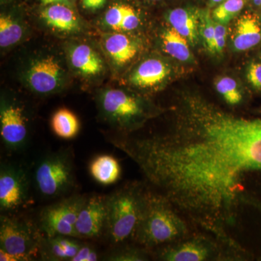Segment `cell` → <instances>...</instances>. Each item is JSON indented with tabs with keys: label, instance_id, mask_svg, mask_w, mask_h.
Masks as SVG:
<instances>
[{
	"label": "cell",
	"instance_id": "1",
	"mask_svg": "<svg viewBox=\"0 0 261 261\" xmlns=\"http://www.w3.org/2000/svg\"><path fill=\"white\" fill-rule=\"evenodd\" d=\"M147 192L137 185H128L106 197V236L113 245L135 238L145 211Z\"/></svg>",
	"mask_w": 261,
	"mask_h": 261
},
{
	"label": "cell",
	"instance_id": "2",
	"mask_svg": "<svg viewBox=\"0 0 261 261\" xmlns=\"http://www.w3.org/2000/svg\"><path fill=\"white\" fill-rule=\"evenodd\" d=\"M186 232L185 219L159 195L147 192L145 211L134 238L144 246L153 247L176 241Z\"/></svg>",
	"mask_w": 261,
	"mask_h": 261
},
{
	"label": "cell",
	"instance_id": "3",
	"mask_svg": "<svg viewBox=\"0 0 261 261\" xmlns=\"http://www.w3.org/2000/svg\"><path fill=\"white\" fill-rule=\"evenodd\" d=\"M33 178L34 186L43 197L56 198L68 193L75 184L71 155L60 151L45 156L36 165Z\"/></svg>",
	"mask_w": 261,
	"mask_h": 261
},
{
	"label": "cell",
	"instance_id": "4",
	"mask_svg": "<svg viewBox=\"0 0 261 261\" xmlns=\"http://www.w3.org/2000/svg\"><path fill=\"white\" fill-rule=\"evenodd\" d=\"M42 238L32 225L20 218L1 216L0 250L14 257L15 261L31 260L39 253Z\"/></svg>",
	"mask_w": 261,
	"mask_h": 261
},
{
	"label": "cell",
	"instance_id": "5",
	"mask_svg": "<svg viewBox=\"0 0 261 261\" xmlns=\"http://www.w3.org/2000/svg\"><path fill=\"white\" fill-rule=\"evenodd\" d=\"M98 103L103 118L113 126L130 129L145 116V108L139 98L121 89H106Z\"/></svg>",
	"mask_w": 261,
	"mask_h": 261
},
{
	"label": "cell",
	"instance_id": "6",
	"mask_svg": "<svg viewBox=\"0 0 261 261\" xmlns=\"http://www.w3.org/2000/svg\"><path fill=\"white\" fill-rule=\"evenodd\" d=\"M87 197L73 195L44 207L39 215V225L45 236L76 238L75 224Z\"/></svg>",
	"mask_w": 261,
	"mask_h": 261
},
{
	"label": "cell",
	"instance_id": "7",
	"mask_svg": "<svg viewBox=\"0 0 261 261\" xmlns=\"http://www.w3.org/2000/svg\"><path fill=\"white\" fill-rule=\"evenodd\" d=\"M30 181L27 171L13 163H2L0 168V209L8 212L27 203Z\"/></svg>",
	"mask_w": 261,
	"mask_h": 261
},
{
	"label": "cell",
	"instance_id": "8",
	"mask_svg": "<svg viewBox=\"0 0 261 261\" xmlns=\"http://www.w3.org/2000/svg\"><path fill=\"white\" fill-rule=\"evenodd\" d=\"M24 78L31 90L45 95L61 88L65 80V70L56 56H42L29 65Z\"/></svg>",
	"mask_w": 261,
	"mask_h": 261
},
{
	"label": "cell",
	"instance_id": "9",
	"mask_svg": "<svg viewBox=\"0 0 261 261\" xmlns=\"http://www.w3.org/2000/svg\"><path fill=\"white\" fill-rule=\"evenodd\" d=\"M28 123L23 108L16 103L2 101L0 135L7 149L18 151L28 140Z\"/></svg>",
	"mask_w": 261,
	"mask_h": 261
},
{
	"label": "cell",
	"instance_id": "10",
	"mask_svg": "<svg viewBox=\"0 0 261 261\" xmlns=\"http://www.w3.org/2000/svg\"><path fill=\"white\" fill-rule=\"evenodd\" d=\"M106 219V197L94 195L87 197L75 224L77 238L84 240L99 238L105 232Z\"/></svg>",
	"mask_w": 261,
	"mask_h": 261
},
{
	"label": "cell",
	"instance_id": "11",
	"mask_svg": "<svg viewBox=\"0 0 261 261\" xmlns=\"http://www.w3.org/2000/svg\"><path fill=\"white\" fill-rule=\"evenodd\" d=\"M214 245L202 239H192L165 248L160 256L169 261H202L210 258Z\"/></svg>",
	"mask_w": 261,
	"mask_h": 261
},
{
	"label": "cell",
	"instance_id": "12",
	"mask_svg": "<svg viewBox=\"0 0 261 261\" xmlns=\"http://www.w3.org/2000/svg\"><path fill=\"white\" fill-rule=\"evenodd\" d=\"M83 243L80 239L68 236H44L42 238L39 254L42 260L71 261Z\"/></svg>",
	"mask_w": 261,
	"mask_h": 261
},
{
	"label": "cell",
	"instance_id": "13",
	"mask_svg": "<svg viewBox=\"0 0 261 261\" xmlns=\"http://www.w3.org/2000/svg\"><path fill=\"white\" fill-rule=\"evenodd\" d=\"M40 16L48 27L57 32L73 34L80 31V19L69 5H47L41 11Z\"/></svg>",
	"mask_w": 261,
	"mask_h": 261
},
{
	"label": "cell",
	"instance_id": "14",
	"mask_svg": "<svg viewBox=\"0 0 261 261\" xmlns=\"http://www.w3.org/2000/svg\"><path fill=\"white\" fill-rule=\"evenodd\" d=\"M69 60L75 71L86 78L98 76L104 71L102 58L87 44H76L70 47Z\"/></svg>",
	"mask_w": 261,
	"mask_h": 261
},
{
	"label": "cell",
	"instance_id": "15",
	"mask_svg": "<svg viewBox=\"0 0 261 261\" xmlns=\"http://www.w3.org/2000/svg\"><path fill=\"white\" fill-rule=\"evenodd\" d=\"M170 73L169 67L164 62L150 58L142 62L130 74V84L140 89H150L164 82Z\"/></svg>",
	"mask_w": 261,
	"mask_h": 261
},
{
	"label": "cell",
	"instance_id": "16",
	"mask_svg": "<svg viewBox=\"0 0 261 261\" xmlns=\"http://www.w3.org/2000/svg\"><path fill=\"white\" fill-rule=\"evenodd\" d=\"M261 42V21L258 15L247 13L240 16L233 36V47L238 51H246Z\"/></svg>",
	"mask_w": 261,
	"mask_h": 261
},
{
	"label": "cell",
	"instance_id": "17",
	"mask_svg": "<svg viewBox=\"0 0 261 261\" xmlns=\"http://www.w3.org/2000/svg\"><path fill=\"white\" fill-rule=\"evenodd\" d=\"M105 50L113 64L124 66L130 63L139 51L137 43L132 38L121 33H113L106 37Z\"/></svg>",
	"mask_w": 261,
	"mask_h": 261
},
{
	"label": "cell",
	"instance_id": "18",
	"mask_svg": "<svg viewBox=\"0 0 261 261\" xmlns=\"http://www.w3.org/2000/svg\"><path fill=\"white\" fill-rule=\"evenodd\" d=\"M199 13L200 10L192 8H178L171 10L168 14V20L172 28L192 45L197 44L200 34Z\"/></svg>",
	"mask_w": 261,
	"mask_h": 261
},
{
	"label": "cell",
	"instance_id": "19",
	"mask_svg": "<svg viewBox=\"0 0 261 261\" xmlns=\"http://www.w3.org/2000/svg\"><path fill=\"white\" fill-rule=\"evenodd\" d=\"M89 173L94 181L102 185L116 183L121 175V168L116 159L109 154H101L92 160Z\"/></svg>",
	"mask_w": 261,
	"mask_h": 261
},
{
	"label": "cell",
	"instance_id": "20",
	"mask_svg": "<svg viewBox=\"0 0 261 261\" xmlns=\"http://www.w3.org/2000/svg\"><path fill=\"white\" fill-rule=\"evenodd\" d=\"M53 132L58 137L65 140L74 138L80 129V123L76 116L66 108L58 110L51 121Z\"/></svg>",
	"mask_w": 261,
	"mask_h": 261
},
{
	"label": "cell",
	"instance_id": "21",
	"mask_svg": "<svg viewBox=\"0 0 261 261\" xmlns=\"http://www.w3.org/2000/svg\"><path fill=\"white\" fill-rule=\"evenodd\" d=\"M163 49L170 56L180 61H187L191 58L188 40L173 28L168 29L161 36Z\"/></svg>",
	"mask_w": 261,
	"mask_h": 261
},
{
	"label": "cell",
	"instance_id": "22",
	"mask_svg": "<svg viewBox=\"0 0 261 261\" xmlns=\"http://www.w3.org/2000/svg\"><path fill=\"white\" fill-rule=\"evenodd\" d=\"M23 29L20 23L10 15H2L0 17V46L10 47L17 44L22 39Z\"/></svg>",
	"mask_w": 261,
	"mask_h": 261
},
{
	"label": "cell",
	"instance_id": "23",
	"mask_svg": "<svg viewBox=\"0 0 261 261\" xmlns=\"http://www.w3.org/2000/svg\"><path fill=\"white\" fill-rule=\"evenodd\" d=\"M245 3L246 0H225L213 11V19L218 23H228L242 11Z\"/></svg>",
	"mask_w": 261,
	"mask_h": 261
},
{
	"label": "cell",
	"instance_id": "24",
	"mask_svg": "<svg viewBox=\"0 0 261 261\" xmlns=\"http://www.w3.org/2000/svg\"><path fill=\"white\" fill-rule=\"evenodd\" d=\"M199 31L203 39L206 47L211 53H216L214 20L208 10H200Z\"/></svg>",
	"mask_w": 261,
	"mask_h": 261
},
{
	"label": "cell",
	"instance_id": "25",
	"mask_svg": "<svg viewBox=\"0 0 261 261\" xmlns=\"http://www.w3.org/2000/svg\"><path fill=\"white\" fill-rule=\"evenodd\" d=\"M216 90L230 105H237L241 102L243 95L239 90L238 84L230 77H223L216 83Z\"/></svg>",
	"mask_w": 261,
	"mask_h": 261
},
{
	"label": "cell",
	"instance_id": "26",
	"mask_svg": "<svg viewBox=\"0 0 261 261\" xmlns=\"http://www.w3.org/2000/svg\"><path fill=\"white\" fill-rule=\"evenodd\" d=\"M129 5L126 4L113 5L106 11L104 16L105 25L112 30L121 32V25L124 20Z\"/></svg>",
	"mask_w": 261,
	"mask_h": 261
},
{
	"label": "cell",
	"instance_id": "27",
	"mask_svg": "<svg viewBox=\"0 0 261 261\" xmlns=\"http://www.w3.org/2000/svg\"><path fill=\"white\" fill-rule=\"evenodd\" d=\"M145 254L138 249L118 247L105 256L104 260L111 261H133L145 260Z\"/></svg>",
	"mask_w": 261,
	"mask_h": 261
},
{
	"label": "cell",
	"instance_id": "28",
	"mask_svg": "<svg viewBox=\"0 0 261 261\" xmlns=\"http://www.w3.org/2000/svg\"><path fill=\"white\" fill-rule=\"evenodd\" d=\"M247 80L256 90L261 91V62H252L247 67Z\"/></svg>",
	"mask_w": 261,
	"mask_h": 261
},
{
	"label": "cell",
	"instance_id": "29",
	"mask_svg": "<svg viewBox=\"0 0 261 261\" xmlns=\"http://www.w3.org/2000/svg\"><path fill=\"white\" fill-rule=\"evenodd\" d=\"M99 260V255L96 249L88 244L83 243L80 250L71 261H96Z\"/></svg>",
	"mask_w": 261,
	"mask_h": 261
},
{
	"label": "cell",
	"instance_id": "30",
	"mask_svg": "<svg viewBox=\"0 0 261 261\" xmlns=\"http://www.w3.org/2000/svg\"><path fill=\"white\" fill-rule=\"evenodd\" d=\"M215 40H216V53H222L226 45V31L224 24L215 21Z\"/></svg>",
	"mask_w": 261,
	"mask_h": 261
},
{
	"label": "cell",
	"instance_id": "31",
	"mask_svg": "<svg viewBox=\"0 0 261 261\" xmlns=\"http://www.w3.org/2000/svg\"><path fill=\"white\" fill-rule=\"evenodd\" d=\"M106 0H82L84 9L95 10L100 9L106 4Z\"/></svg>",
	"mask_w": 261,
	"mask_h": 261
},
{
	"label": "cell",
	"instance_id": "32",
	"mask_svg": "<svg viewBox=\"0 0 261 261\" xmlns=\"http://www.w3.org/2000/svg\"><path fill=\"white\" fill-rule=\"evenodd\" d=\"M70 0H41L43 6L54 4H63L69 5Z\"/></svg>",
	"mask_w": 261,
	"mask_h": 261
},
{
	"label": "cell",
	"instance_id": "33",
	"mask_svg": "<svg viewBox=\"0 0 261 261\" xmlns=\"http://www.w3.org/2000/svg\"><path fill=\"white\" fill-rule=\"evenodd\" d=\"M252 5H253L254 8L257 10H260L261 8V0H251Z\"/></svg>",
	"mask_w": 261,
	"mask_h": 261
},
{
	"label": "cell",
	"instance_id": "34",
	"mask_svg": "<svg viewBox=\"0 0 261 261\" xmlns=\"http://www.w3.org/2000/svg\"><path fill=\"white\" fill-rule=\"evenodd\" d=\"M225 0H209V4L211 7H214L216 5H219L220 3H223Z\"/></svg>",
	"mask_w": 261,
	"mask_h": 261
},
{
	"label": "cell",
	"instance_id": "35",
	"mask_svg": "<svg viewBox=\"0 0 261 261\" xmlns=\"http://www.w3.org/2000/svg\"><path fill=\"white\" fill-rule=\"evenodd\" d=\"M149 1H160V0H149Z\"/></svg>",
	"mask_w": 261,
	"mask_h": 261
},
{
	"label": "cell",
	"instance_id": "36",
	"mask_svg": "<svg viewBox=\"0 0 261 261\" xmlns=\"http://www.w3.org/2000/svg\"><path fill=\"white\" fill-rule=\"evenodd\" d=\"M260 11H261V8H260Z\"/></svg>",
	"mask_w": 261,
	"mask_h": 261
}]
</instances>
